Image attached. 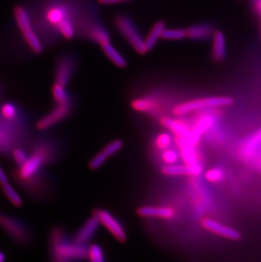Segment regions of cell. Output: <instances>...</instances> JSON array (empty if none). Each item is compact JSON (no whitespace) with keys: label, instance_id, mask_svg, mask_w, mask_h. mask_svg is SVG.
I'll list each match as a JSON object with an SVG mask.
<instances>
[{"label":"cell","instance_id":"cell-1","mask_svg":"<svg viewBox=\"0 0 261 262\" xmlns=\"http://www.w3.org/2000/svg\"><path fill=\"white\" fill-rule=\"evenodd\" d=\"M52 254L57 261H69L86 257L88 250L83 245L67 242L55 234L53 238Z\"/></svg>","mask_w":261,"mask_h":262},{"label":"cell","instance_id":"cell-2","mask_svg":"<svg viewBox=\"0 0 261 262\" xmlns=\"http://www.w3.org/2000/svg\"><path fill=\"white\" fill-rule=\"evenodd\" d=\"M233 103V99L227 96L206 97L202 99H194L191 101L184 102L178 104L174 108V114L183 116L191 112L200 110L215 108V107L227 106Z\"/></svg>","mask_w":261,"mask_h":262},{"label":"cell","instance_id":"cell-3","mask_svg":"<svg viewBox=\"0 0 261 262\" xmlns=\"http://www.w3.org/2000/svg\"><path fill=\"white\" fill-rule=\"evenodd\" d=\"M116 26L136 52L140 55L148 52L143 37L130 18L125 15H118L116 18Z\"/></svg>","mask_w":261,"mask_h":262},{"label":"cell","instance_id":"cell-4","mask_svg":"<svg viewBox=\"0 0 261 262\" xmlns=\"http://www.w3.org/2000/svg\"><path fill=\"white\" fill-rule=\"evenodd\" d=\"M15 17L20 32H23L24 38L27 45H29L31 50L35 53H41L42 45L39 38L32 28V23L30 20L29 15L27 10L23 6H17L15 9Z\"/></svg>","mask_w":261,"mask_h":262},{"label":"cell","instance_id":"cell-5","mask_svg":"<svg viewBox=\"0 0 261 262\" xmlns=\"http://www.w3.org/2000/svg\"><path fill=\"white\" fill-rule=\"evenodd\" d=\"M99 223L104 226L107 230L116 237V239L121 243L126 242V233L123 227L118 220L114 217V215L107 210L99 209L95 211V214Z\"/></svg>","mask_w":261,"mask_h":262},{"label":"cell","instance_id":"cell-6","mask_svg":"<svg viewBox=\"0 0 261 262\" xmlns=\"http://www.w3.org/2000/svg\"><path fill=\"white\" fill-rule=\"evenodd\" d=\"M71 110H72V105L70 104V102L64 104H58L52 112H50L49 114L37 121V128L44 131L52 127L55 124L59 123V121L66 118L70 114Z\"/></svg>","mask_w":261,"mask_h":262},{"label":"cell","instance_id":"cell-7","mask_svg":"<svg viewBox=\"0 0 261 262\" xmlns=\"http://www.w3.org/2000/svg\"><path fill=\"white\" fill-rule=\"evenodd\" d=\"M45 161V154L42 151H37L30 156L23 166H20L18 175L21 180L27 181L32 178L39 171Z\"/></svg>","mask_w":261,"mask_h":262},{"label":"cell","instance_id":"cell-8","mask_svg":"<svg viewBox=\"0 0 261 262\" xmlns=\"http://www.w3.org/2000/svg\"><path fill=\"white\" fill-rule=\"evenodd\" d=\"M203 228L209 231L210 233L219 235L221 237H225L229 240L236 241L241 238V234L234 228L223 225L222 223H218L217 221L213 220L210 218H205L202 222Z\"/></svg>","mask_w":261,"mask_h":262},{"label":"cell","instance_id":"cell-9","mask_svg":"<svg viewBox=\"0 0 261 262\" xmlns=\"http://www.w3.org/2000/svg\"><path fill=\"white\" fill-rule=\"evenodd\" d=\"M99 223H100L96 215H94L89 218L75 236V242L79 245H86L96 233Z\"/></svg>","mask_w":261,"mask_h":262},{"label":"cell","instance_id":"cell-10","mask_svg":"<svg viewBox=\"0 0 261 262\" xmlns=\"http://www.w3.org/2000/svg\"><path fill=\"white\" fill-rule=\"evenodd\" d=\"M138 215L142 217L160 218V219H170L175 215V212L171 208L164 206H142L138 208Z\"/></svg>","mask_w":261,"mask_h":262},{"label":"cell","instance_id":"cell-11","mask_svg":"<svg viewBox=\"0 0 261 262\" xmlns=\"http://www.w3.org/2000/svg\"><path fill=\"white\" fill-rule=\"evenodd\" d=\"M212 58L215 61H222L227 55V40L222 31H214L212 35Z\"/></svg>","mask_w":261,"mask_h":262},{"label":"cell","instance_id":"cell-12","mask_svg":"<svg viewBox=\"0 0 261 262\" xmlns=\"http://www.w3.org/2000/svg\"><path fill=\"white\" fill-rule=\"evenodd\" d=\"M202 166H188V165H176L171 164L162 168L163 174L166 176H198L202 172Z\"/></svg>","mask_w":261,"mask_h":262},{"label":"cell","instance_id":"cell-13","mask_svg":"<svg viewBox=\"0 0 261 262\" xmlns=\"http://www.w3.org/2000/svg\"><path fill=\"white\" fill-rule=\"evenodd\" d=\"M73 63L70 59H62L58 63L55 72V82L66 87L73 73Z\"/></svg>","mask_w":261,"mask_h":262},{"label":"cell","instance_id":"cell-14","mask_svg":"<svg viewBox=\"0 0 261 262\" xmlns=\"http://www.w3.org/2000/svg\"><path fill=\"white\" fill-rule=\"evenodd\" d=\"M187 37L196 41H203L212 37L214 30L209 24H198L186 30Z\"/></svg>","mask_w":261,"mask_h":262},{"label":"cell","instance_id":"cell-15","mask_svg":"<svg viewBox=\"0 0 261 262\" xmlns=\"http://www.w3.org/2000/svg\"><path fill=\"white\" fill-rule=\"evenodd\" d=\"M212 125V118L210 117H206L201 119L194 126V128L192 129V131L190 132L189 135L187 137V142L189 143L191 145H195L197 144L200 136L205 133L209 126Z\"/></svg>","mask_w":261,"mask_h":262},{"label":"cell","instance_id":"cell-16","mask_svg":"<svg viewBox=\"0 0 261 262\" xmlns=\"http://www.w3.org/2000/svg\"><path fill=\"white\" fill-rule=\"evenodd\" d=\"M182 141L179 142V145H180V152L182 158L184 161L186 165L188 166H196L199 165L197 161V157L195 155L194 150L192 148V145L187 142V139L179 137Z\"/></svg>","mask_w":261,"mask_h":262},{"label":"cell","instance_id":"cell-17","mask_svg":"<svg viewBox=\"0 0 261 262\" xmlns=\"http://www.w3.org/2000/svg\"><path fill=\"white\" fill-rule=\"evenodd\" d=\"M165 29V23L164 21H158L154 25L148 36L144 39L146 49L148 51L153 50V48L157 43L158 40L161 38L164 30Z\"/></svg>","mask_w":261,"mask_h":262},{"label":"cell","instance_id":"cell-18","mask_svg":"<svg viewBox=\"0 0 261 262\" xmlns=\"http://www.w3.org/2000/svg\"><path fill=\"white\" fill-rule=\"evenodd\" d=\"M102 49L104 50L106 56L110 59L115 66L119 68H125L127 66L126 60L125 58L121 55V53L111 45V42H108L105 45H102Z\"/></svg>","mask_w":261,"mask_h":262},{"label":"cell","instance_id":"cell-19","mask_svg":"<svg viewBox=\"0 0 261 262\" xmlns=\"http://www.w3.org/2000/svg\"><path fill=\"white\" fill-rule=\"evenodd\" d=\"M161 122L165 127H167L169 130L178 135V137L187 139V137L189 135L190 131L187 128V126L181 121H176L173 119L166 117V118L163 119Z\"/></svg>","mask_w":261,"mask_h":262},{"label":"cell","instance_id":"cell-20","mask_svg":"<svg viewBox=\"0 0 261 262\" xmlns=\"http://www.w3.org/2000/svg\"><path fill=\"white\" fill-rule=\"evenodd\" d=\"M132 107L136 112H150L157 108V103L152 99H135L132 103Z\"/></svg>","mask_w":261,"mask_h":262},{"label":"cell","instance_id":"cell-21","mask_svg":"<svg viewBox=\"0 0 261 262\" xmlns=\"http://www.w3.org/2000/svg\"><path fill=\"white\" fill-rule=\"evenodd\" d=\"M261 145V128L250 137L243 148V154L245 156H251L254 151Z\"/></svg>","mask_w":261,"mask_h":262},{"label":"cell","instance_id":"cell-22","mask_svg":"<svg viewBox=\"0 0 261 262\" xmlns=\"http://www.w3.org/2000/svg\"><path fill=\"white\" fill-rule=\"evenodd\" d=\"M91 37L99 45H104L111 42L108 31L101 26H94L91 30Z\"/></svg>","mask_w":261,"mask_h":262},{"label":"cell","instance_id":"cell-23","mask_svg":"<svg viewBox=\"0 0 261 262\" xmlns=\"http://www.w3.org/2000/svg\"><path fill=\"white\" fill-rule=\"evenodd\" d=\"M67 10L61 6H54L50 8L47 12V19L53 25L57 26L61 20L67 18Z\"/></svg>","mask_w":261,"mask_h":262},{"label":"cell","instance_id":"cell-24","mask_svg":"<svg viewBox=\"0 0 261 262\" xmlns=\"http://www.w3.org/2000/svg\"><path fill=\"white\" fill-rule=\"evenodd\" d=\"M1 187H2L5 196L7 197L10 203L16 207H20L23 205V199L20 197V194L15 190V188H13L12 185H10V183H5Z\"/></svg>","mask_w":261,"mask_h":262},{"label":"cell","instance_id":"cell-25","mask_svg":"<svg viewBox=\"0 0 261 262\" xmlns=\"http://www.w3.org/2000/svg\"><path fill=\"white\" fill-rule=\"evenodd\" d=\"M57 28L59 33L66 37L67 39H72L74 37L75 28L72 20H70L68 18H64V20H61L60 23L57 25Z\"/></svg>","mask_w":261,"mask_h":262},{"label":"cell","instance_id":"cell-26","mask_svg":"<svg viewBox=\"0 0 261 262\" xmlns=\"http://www.w3.org/2000/svg\"><path fill=\"white\" fill-rule=\"evenodd\" d=\"M187 37L186 30L181 28H172V29L164 30L161 38L165 40H171V41H178Z\"/></svg>","mask_w":261,"mask_h":262},{"label":"cell","instance_id":"cell-27","mask_svg":"<svg viewBox=\"0 0 261 262\" xmlns=\"http://www.w3.org/2000/svg\"><path fill=\"white\" fill-rule=\"evenodd\" d=\"M53 96L57 104H64L69 102V95L64 86L55 83L52 89Z\"/></svg>","mask_w":261,"mask_h":262},{"label":"cell","instance_id":"cell-28","mask_svg":"<svg viewBox=\"0 0 261 262\" xmlns=\"http://www.w3.org/2000/svg\"><path fill=\"white\" fill-rule=\"evenodd\" d=\"M86 257L93 262H103L105 260L104 252L99 245H92L88 250Z\"/></svg>","mask_w":261,"mask_h":262},{"label":"cell","instance_id":"cell-29","mask_svg":"<svg viewBox=\"0 0 261 262\" xmlns=\"http://www.w3.org/2000/svg\"><path fill=\"white\" fill-rule=\"evenodd\" d=\"M224 171L219 167L209 169L205 172V178L209 183H216L224 179Z\"/></svg>","mask_w":261,"mask_h":262},{"label":"cell","instance_id":"cell-30","mask_svg":"<svg viewBox=\"0 0 261 262\" xmlns=\"http://www.w3.org/2000/svg\"><path fill=\"white\" fill-rule=\"evenodd\" d=\"M17 108L11 103H5L1 107V115L7 121H13L17 117Z\"/></svg>","mask_w":261,"mask_h":262},{"label":"cell","instance_id":"cell-31","mask_svg":"<svg viewBox=\"0 0 261 262\" xmlns=\"http://www.w3.org/2000/svg\"><path fill=\"white\" fill-rule=\"evenodd\" d=\"M123 147V143L121 140H114L110 144L104 147L103 149V152L105 154L106 156L108 157L113 156L115 154L117 153L118 151L121 150V148Z\"/></svg>","mask_w":261,"mask_h":262},{"label":"cell","instance_id":"cell-32","mask_svg":"<svg viewBox=\"0 0 261 262\" xmlns=\"http://www.w3.org/2000/svg\"><path fill=\"white\" fill-rule=\"evenodd\" d=\"M108 159V156L103 151H100L99 153L97 154L94 158L92 159L90 163H89V168L91 170H97L100 166H103L105 163L106 161Z\"/></svg>","mask_w":261,"mask_h":262},{"label":"cell","instance_id":"cell-33","mask_svg":"<svg viewBox=\"0 0 261 262\" xmlns=\"http://www.w3.org/2000/svg\"><path fill=\"white\" fill-rule=\"evenodd\" d=\"M156 144L160 149H166L171 144V137L167 134H160L156 139Z\"/></svg>","mask_w":261,"mask_h":262},{"label":"cell","instance_id":"cell-34","mask_svg":"<svg viewBox=\"0 0 261 262\" xmlns=\"http://www.w3.org/2000/svg\"><path fill=\"white\" fill-rule=\"evenodd\" d=\"M13 158L15 160V162L18 166H23L25 163L26 161L28 159L27 153L23 150V148H15L13 150Z\"/></svg>","mask_w":261,"mask_h":262},{"label":"cell","instance_id":"cell-35","mask_svg":"<svg viewBox=\"0 0 261 262\" xmlns=\"http://www.w3.org/2000/svg\"><path fill=\"white\" fill-rule=\"evenodd\" d=\"M163 160L165 161V163L168 165H171V164H175L178 161L179 156L176 151L171 150V149H166V150L163 153Z\"/></svg>","mask_w":261,"mask_h":262},{"label":"cell","instance_id":"cell-36","mask_svg":"<svg viewBox=\"0 0 261 262\" xmlns=\"http://www.w3.org/2000/svg\"><path fill=\"white\" fill-rule=\"evenodd\" d=\"M101 5H114L120 3L128 2L130 0H98Z\"/></svg>","mask_w":261,"mask_h":262},{"label":"cell","instance_id":"cell-37","mask_svg":"<svg viewBox=\"0 0 261 262\" xmlns=\"http://www.w3.org/2000/svg\"><path fill=\"white\" fill-rule=\"evenodd\" d=\"M8 183H9V180H8L7 176L5 174L2 167L0 166V185L2 186Z\"/></svg>","mask_w":261,"mask_h":262},{"label":"cell","instance_id":"cell-38","mask_svg":"<svg viewBox=\"0 0 261 262\" xmlns=\"http://www.w3.org/2000/svg\"><path fill=\"white\" fill-rule=\"evenodd\" d=\"M254 9L261 16V0H254Z\"/></svg>","mask_w":261,"mask_h":262},{"label":"cell","instance_id":"cell-39","mask_svg":"<svg viewBox=\"0 0 261 262\" xmlns=\"http://www.w3.org/2000/svg\"><path fill=\"white\" fill-rule=\"evenodd\" d=\"M5 255L3 252H0V262L5 261Z\"/></svg>","mask_w":261,"mask_h":262},{"label":"cell","instance_id":"cell-40","mask_svg":"<svg viewBox=\"0 0 261 262\" xmlns=\"http://www.w3.org/2000/svg\"><path fill=\"white\" fill-rule=\"evenodd\" d=\"M2 215H1V214H0V220H1V219H2Z\"/></svg>","mask_w":261,"mask_h":262},{"label":"cell","instance_id":"cell-41","mask_svg":"<svg viewBox=\"0 0 261 262\" xmlns=\"http://www.w3.org/2000/svg\"><path fill=\"white\" fill-rule=\"evenodd\" d=\"M260 40H261V32H260Z\"/></svg>","mask_w":261,"mask_h":262}]
</instances>
